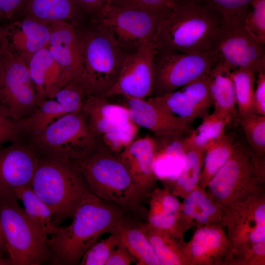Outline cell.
<instances>
[{
  "label": "cell",
  "mask_w": 265,
  "mask_h": 265,
  "mask_svg": "<svg viewBox=\"0 0 265 265\" xmlns=\"http://www.w3.org/2000/svg\"><path fill=\"white\" fill-rule=\"evenodd\" d=\"M214 53L231 70L245 68L256 74L265 71V44L246 29L243 21L224 23Z\"/></svg>",
  "instance_id": "cell-14"
},
{
  "label": "cell",
  "mask_w": 265,
  "mask_h": 265,
  "mask_svg": "<svg viewBox=\"0 0 265 265\" xmlns=\"http://www.w3.org/2000/svg\"><path fill=\"white\" fill-rule=\"evenodd\" d=\"M6 49V44L4 41V39H3L1 40H0V68Z\"/></svg>",
  "instance_id": "cell-48"
},
{
  "label": "cell",
  "mask_w": 265,
  "mask_h": 265,
  "mask_svg": "<svg viewBox=\"0 0 265 265\" xmlns=\"http://www.w3.org/2000/svg\"><path fill=\"white\" fill-rule=\"evenodd\" d=\"M121 102L128 108L132 120L157 135H188L192 124L186 120L160 108L147 98L122 96Z\"/></svg>",
  "instance_id": "cell-21"
},
{
  "label": "cell",
  "mask_w": 265,
  "mask_h": 265,
  "mask_svg": "<svg viewBox=\"0 0 265 265\" xmlns=\"http://www.w3.org/2000/svg\"><path fill=\"white\" fill-rule=\"evenodd\" d=\"M150 195L148 214L164 212L177 214L181 213L182 204L169 189L156 188L153 189Z\"/></svg>",
  "instance_id": "cell-40"
},
{
  "label": "cell",
  "mask_w": 265,
  "mask_h": 265,
  "mask_svg": "<svg viewBox=\"0 0 265 265\" xmlns=\"http://www.w3.org/2000/svg\"><path fill=\"white\" fill-rule=\"evenodd\" d=\"M218 12L224 23L243 21L254 0H202Z\"/></svg>",
  "instance_id": "cell-36"
},
{
  "label": "cell",
  "mask_w": 265,
  "mask_h": 265,
  "mask_svg": "<svg viewBox=\"0 0 265 265\" xmlns=\"http://www.w3.org/2000/svg\"><path fill=\"white\" fill-rule=\"evenodd\" d=\"M223 211V208L199 186L185 198L181 214L189 225L194 220L202 226L221 224Z\"/></svg>",
  "instance_id": "cell-27"
},
{
  "label": "cell",
  "mask_w": 265,
  "mask_h": 265,
  "mask_svg": "<svg viewBox=\"0 0 265 265\" xmlns=\"http://www.w3.org/2000/svg\"><path fill=\"white\" fill-rule=\"evenodd\" d=\"M185 137L183 134L155 135L157 147L153 170L158 179L168 183L180 175L186 161Z\"/></svg>",
  "instance_id": "cell-24"
},
{
  "label": "cell",
  "mask_w": 265,
  "mask_h": 265,
  "mask_svg": "<svg viewBox=\"0 0 265 265\" xmlns=\"http://www.w3.org/2000/svg\"><path fill=\"white\" fill-rule=\"evenodd\" d=\"M19 28H4L7 49L22 57L26 62L39 50L48 46L51 32V23L24 17Z\"/></svg>",
  "instance_id": "cell-23"
},
{
  "label": "cell",
  "mask_w": 265,
  "mask_h": 265,
  "mask_svg": "<svg viewBox=\"0 0 265 265\" xmlns=\"http://www.w3.org/2000/svg\"><path fill=\"white\" fill-rule=\"evenodd\" d=\"M231 122L228 117L214 111L204 116L198 127L185 137V142L187 146L206 151L225 133V128Z\"/></svg>",
  "instance_id": "cell-33"
},
{
  "label": "cell",
  "mask_w": 265,
  "mask_h": 265,
  "mask_svg": "<svg viewBox=\"0 0 265 265\" xmlns=\"http://www.w3.org/2000/svg\"><path fill=\"white\" fill-rule=\"evenodd\" d=\"M51 26V37L47 47L59 67V89L72 83L83 86L84 69L75 27L64 21L52 22Z\"/></svg>",
  "instance_id": "cell-16"
},
{
  "label": "cell",
  "mask_w": 265,
  "mask_h": 265,
  "mask_svg": "<svg viewBox=\"0 0 265 265\" xmlns=\"http://www.w3.org/2000/svg\"><path fill=\"white\" fill-rule=\"evenodd\" d=\"M4 27L1 25V21L0 20V40H1L4 37Z\"/></svg>",
  "instance_id": "cell-50"
},
{
  "label": "cell",
  "mask_w": 265,
  "mask_h": 265,
  "mask_svg": "<svg viewBox=\"0 0 265 265\" xmlns=\"http://www.w3.org/2000/svg\"><path fill=\"white\" fill-rule=\"evenodd\" d=\"M164 15L138 8L109 4L95 19L110 32L127 53L153 42Z\"/></svg>",
  "instance_id": "cell-13"
},
{
  "label": "cell",
  "mask_w": 265,
  "mask_h": 265,
  "mask_svg": "<svg viewBox=\"0 0 265 265\" xmlns=\"http://www.w3.org/2000/svg\"><path fill=\"white\" fill-rule=\"evenodd\" d=\"M224 24L202 0H177L160 21L153 43L156 50L214 53Z\"/></svg>",
  "instance_id": "cell-2"
},
{
  "label": "cell",
  "mask_w": 265,
  "mask_h": 265,
  "mask_svg": "<svg viewBox=\"0 0 265 265\" xmlns=\"http://www.w3.org/2000/svg\"><path fill=\"white\" fill-rule=\"evenodd\" d=\"M221 223L226 225L233 260L251 265L252 250L265 243V203L263 193L224 209Z\"/></svg>",
  "instance_id": "cell-10"
},
{
  "label": "cell",
  "mask_w": 265,
  "mask_h": 265,
  "mask_svg": "<svg viewBox=\"0 0 265 265\" xmlns=\"http://www.w3.org/2000/svg\"><path fill=\"white\" fill-rule=\"evenodd\" d=\"M24 138L20 121L11 117L0 107V148Z\"/></svg>",
  "instance_id": "cell-41"
},
{
  "label": "cell",
  "mask_w": 265,
  "mask_h": 265,
  "mask_svg": "<svg viewBox=\"0 0 265 265\" xmlns=\"http://www.w3.org/2000/svg\"><path fill=\"white\" fill-rule=\"evenodd\" d=\"M30 187L52 210L57 227L91 193L75 161L54 157L39 156Z\"/></svg>",
  "instance_id": "cell-4"
},
{
  "label": "cell",
  "mask_w": 265,
  "mask_h": 265,
  "mask_svg": "<svg viewBox=\"0 0 265 265\" xmlns=\"http://www.w3.org/2000/svg\"><path fill=\"white\" fill-rule=\"evenodd\" d=\"M177 0H111V4L132 7L165 15Z\"/></svg>",
  "instance_id": "cell-42"
},
{
  "label": "cell",
  "mask_w": 265,
  "mask_h": 265,
  "mask_svg": "<svg viewBox=\"0 0 265 265\" xmlns=\"http://www.w3.org/2000/svg\"><path fill=\"white\" fill-rule=\"evenodd\" d=\"M235 147L232 136L225 133L206 149L199 179V186L205 188L231 157Z\"/></svg>",
  "instance_id": "cell-32"
},
{
  "label": "cell",
  "mask_w": 265,
  "mask_h": 265,
  "mask_svg": "<svg viewBox=\"0 0 265 265\" xmlns=\"http://www.w3.org/2000/svg\"><path fill=\"white\" fill-rule=\"evenodd\" d=\"M0 255L8 257V253L0 224ZM10 259V258H9Z\"/></svg>",
  "instance_id": "cell-47"
},
{
  "label": "cell",
  "mask_w": 265,
  "mask_h": 265,
  "mask_svg": "<svg viewBox=\"0 0 265 265\" xmlns=\"http://www.w3.org/2000/svg\"><path fill=\"white\" fill-rule=\"evenodd\" d=\"M147 223L153 228L182 239L184 232L189 227L181 213L162 212L148 214ZM183 240V239H182Z\"/></svg>",
  "instance_id": "cell-38"
},
{
  "label": "cell",
  "mask_w": 265,
  "mask_h": 265,
  "mask_svg": "<svg viewBox=\"0 0 265 265\" xmlns=\"http://www.w3.org/2000/svg\"><path fill=\"white\" fill-rule=\"evenodd\" d=\"M87 95L82 85L72 83L59 89L52 98L44 99L29 117L20 121L24 137L37 135L60 117L81 110Z\"/></svg>",
  "instance_id": "cell-17"
},
{
  "label": "cell",
  "mask_w": 265,
  "mask_h": 265,
  "mask_svg": "<svg viewBox=\"0 0 265 265\" xmlns=\"http://www.w3.org/2000/svg\"><path fill=\"white\" fill-rule=\"evenodd\" d=\"M135 260L120 243L113 250L105 265H129Z\"/></svg>",
  "instance_id": "cell-46"
},
{
  "label": "cell",
  "mask_w": 265,
  "mask_h": 265,
  "mask_svg": "<svg viewBox=\"0 0 265 265\" xmlns=\"http://www.w3.org/2000/svg\"><path fill=\"white\" fill-rule=\"evenodd\" d=\"M264 180L265 156L237 143L230 159L209 182L208 193L227 209L262 192Z\"/></svg>",
  "instance_id": "cell-6"
},
{
  "label": "cell",
  "mask_w": 265,
  "mask_h": 265,
  "mask_svg": "<svg viewBox=\"0 0 265 265\" xmlns=\"http://www.w3.org/2000/svg\"><path fill=\"white\" fill-rule=\"evenodd\" d=\"M106 238L99 239L84 253L80 265H105L113 250L120 243L117 233L110 234Z\"/></svg>",
  "instance_id": "cell-37"
},
{
  "label": "cell",
  "mask_w": 265,
  "mask_h": 265,
  "mask_svg": "<svg viewBox=\"0 0 265 265\" xmlns=\"http://www.w3.org/2000/svg\"><path fill=\"white\" fill-rule=\"evenodd\" d=\"M87 94L104 96L116 81L127 53L95 19L75 27Z\"/></svg>",
  "instance_id": "cell-5"
},
{
  "label": "cell",
  "mask_w": 265,
  "mask_h": 265,
  "mask_svg": "<svg viewBox=\"0 0 265 265\" xmlns=\"http://www.w3.org/2000/svg\"><path fill=\"white\" fill-rule=\"evenodd\" d=\"M208 76L173 92L147 99L162 110L193 123L209 114L213 106Z\"/></svg>",
  "instance_id": "cell-19"
},
{
  "label": "cell",
  "mask_w": 265,
  "mask_h": 265,
  "mask_svg": "<svg viewBox=\"0 0 265 265\" xmlns=\"http://www.w3.org/2000/svg\"><path fill=\"white\" fill-rule=\"evenodd\" d=\"M257 75L253 98V112L265 116V71Z\"/></svg>",
  "instance_id": "cell-43"
},
{
  "label": "cell",
  "mask_w": 265,
  "mask_h": 265,
  "mask_svg": "<svg viewBox=\"0 0 265 265\" xmlns=\"http://www.w3.org/2000/svg\"><path fill=\"white\" fill-rule=\"evenodd\" d=\"M81 110L101 147L119 154L137 138L140 127L121 103H113L104 96L87 94Z\"/></svg>",
  "instance_id": "cell-9"
},
{
  "label": "cell",
  "mask_w": 265,
  "mask_h": 265,
  "mask_svg": "<svg viewBox=\"0 0 265 265\" xmlns=\"http://www.w3.org/2000/svg\"><path fill=\"white\" fill-rule=\"evenodd\" d=\"M157 143L150 135L135 138L120 153V157L138 187L148 196L158 180L153 170Z\"/></svg>",
  "instance_id": "cell-22"
},
{
  "label": "cell",
  "mask_w": 265,
  "mask_h": 265,
  "mask_svg": "<svg viewBox=\"0 0 265 265\" xmlns=\"http://www.w3.org/2000/svg\"><path fill=\"white\" fill-rule=\"evenodd\" d=\"M52 23L64 21L78 27L86 15L74 0H26L20 14Z\"/></svg>",
  "instance_id": "cell-25"
},
{
  "label": "cell",
  "mask_w": 265,
  "mask_h": 265,
  "mask_svg": "<svg viewBox=\"0 0 265 265\" xmlns=\"http://www.w3.org/2000/svg\"><path fill=\"white\" fill-rule=\"evenodd\" d=\"M138 221L130 218L118 227L120 243L128 250L137 265H160L153 248Z\"/></svg>",
  "instance_id": "cell-28"
},
{
  "label": "cell",
  "mask_w": 265,
  "mask_h": 265,
  "mask_svg": "<svg viewBox=\"0 0 265 265\" xmlns=\"http://www.w3.org/2000/svg\"><path fill=\"white\" fill-rule=\"evenodd\" d=\"M39 156L79 159L100 148L82 110L58 119L39 134L26 138Z\"/></svg>",
  "instance_id": "cell-8"
},
{
  "label": "cell",
  "mask_w": 265,
  "mask_h": 265,
  "mask_svg": "<svg viewBox=\"0 0 265 265\" xmlns=\"http://www.w3.org/2000/svg\"><path fill=\"white\" fill-rule=\"evenodd\" d=\"M26 0H0V20L10 19L20 14Z\"/></svg>",
  "instance_id": "cell-45"
},
{
  "label": "cell",
  "mask_w": 265,
  "mask_h": 265,
  "mask_svg": "<svg viewBox=\"0 0 265 265\" xmlns=\"http://www.w3.org/2000/svg\"><path fill=\"white\" fill-rule=\"evenodd\" d=\"M156 52L151 42L127 53L116 81L104 96L119 95L142 99L152 96Z\"/></svg>",
  "instance_id": "cell-15"
},
{
  "label": "cell",
  "mask_w": 265,
  "mask_h": 265,
  "mask_svg": "<svg viewBox=\"0 0 265 265\" xmlns=\"http://www.w3.org/2000/svg\"><path fill=\"white\" fill-rule=\"evenodd\" d=\"M13 193L0 192V224L12 265L48 264V239L33 224Z\"/></svg>",
  "instance_id": "cell-7"
},
{
  "label": "cell",
  "mask_w": 265,
  "mask_h": 265,
  "mask_svg": "<svg viewBox=\"0 0 265 265\" xmlns=\"http://www.w3.org/2000/svg\"><path fill=\"white\" fill-rule=\"evenodd\" d=\"M0 265H12V264L9 258L0 255Z\"/></svg>",
  "instance_id": "cell-49"
},
{
  "label": "cell",
  "mask_w": 265,
  "mask_h": 265,
  "mask_svg": "<svg viewBox=\"0 0 265 265\" xmlns=\"http://www.w3.org/2000/svg\"><path fill=\"white\" fill-rule=\"evenodd\" d=\"M138 224L149 239L160 265H187L182 239L157 230L147 222L138 221Z\"/></svg>",
  "instance_id": "cell-29"
},
{
  "label": "cell",
  "mask_w": 265,
  "mask_h": 265,
  "mask_svg": "<svg viewBox=\"0 0 265 265\" xmlns=\"http://www.w3.org/2000/svg\"><path fill=\"white\" fill-rule=\"evenodd\" d=\"M15 195L21 200L30 220L48 238L55 232L57 227L53 222V213L51 208L33 191L30 186L15 189Z\"/></svg>",
  "instance_id": "cell-30"
},
{
  "label": "cell",
  "mask_w": 265,
  "mask_h": 265,
  "mask_svg": "<svg viewBox=\"0 0 265 265\" xmlns=\"http://www.w3.org/2000/svg\"><path fill=\"white\" fill-rule=\"evenodd\" d=\"M127 213L90 193L76 210L70 224L57 227L49 238L48 264L80 265L84 253L103 234L114 233L127 221Z\"/></svg>",
  "instance_id": "cell-1"
},
{
  "label": "cell",
  "mask_w": 265,
  "mask_h": 265,
  "mask_svg": "<svg viewBox=\"0 0 265 265\" xmlns=\"http://www.w3.org/2000/svg\"><path fill=\"white\" fill-rule=\"evenodd\" d=\"M84 13L90 18L97 17L108 5L111 0H74Z\"/></svg>",
  "instance_id": "cell-44"
},
{
  "label": "cell",
  "mask_w": 265,
  "mask_h": 265,
  "mask_svg": "<svg viewBox=\"0 0 265 265\" xmlns=\"http://www.w3.org/2000/svg\"><path fill=\"white\" fill-rule=\"evenodd\" d=\"M218 60L215 53H185L156 50L152 96L173 92L207 77Z\"/></svg>",
  "instance_id": "cell-11"
},
{
  "label": "cell",
  "mask_w": 265,
  "mask_h": 265,
  "mask_svg": "<svg viewBox=\"0 0 265 265\" xmlns=\"http://www.w3.org/2000/svg\"><path fill=\"white\" fill-rule=\"evenodd\" d=\"M185 145L186 149L184 166L175 180L167 183L172 193L184 198L199 186L200 176L206 151L187 146L186 143Z\"/></svg>",
  "instance_id": "cell-31"
},
{
  "label": "cell",
  "mask_w": 265,
  "mask_h": 265,
  "mask_svg": "<svg viewBox=\"0 0 265 265\" xmlns=\"http://www.w3.org/2000/svg\"><path fill=\"white\" fill-rule=\"evenodd\" d=\"M231 72L228 66L218 61L210 71L208 78L214 111L232 121L235 118H238V115Z\"/></svg>",
  "instance_id": "cell-26"
},
{
  "label": "cell",
  "mask_w": 265,
  "mask_h": 265,
  "mask_svg": "<svg viewBox=\"0 0 265 265\" xmlns=\"http://www.w3.org/2000/svg\"><path fill=\"white\" fill-rule=\"evenodd\" d=\"M42 100L26 62L6 48L0 68V107L20 121L29 117Z\"/></svg>",
  "instance_id": "cell-12"
},
{
  "label": "cell",
  "mask_w": 265,
  "mask_h": 265,
  "mask_svg": "<svg viewBox=\"0 0 265 265\" xmlns=\"http://www.w3.org/2000/svg\"><path fill=\"white\" fill-rule=\"evenodd\" d=\"M39 155L26 138L0 148V192L30 186Z\"/></svg>",
  "instance_id": "cell-18"
},
{
  "label": "cell",
  "mask_w": 265,
  "mask_h": 265,
  "mask_svg": "<svg viewBox=\"0 0 265 265\" xmlns=\"http://www.w3.org/2000/svg\"><path fill=\"white\" fill-rule=\"evenodd\" d=\"M89 191L138 220H147L143 204L147 196L136 185L119 154L100 147L75 160Z\"/></svg>",
  "instance_id": "cell-3"
},
{
  "label": "cell",
  "mask_w": 265,
  "mask_h": 265,
  "mask_svg": "<svg viewBox=\"0 0 265 265\" xmlns=\"http://www.w3.org/2000/svg\"><path fill=\"white\" fill-rule=\"evenodd\" d=\"M238 119L253 152L258 156H264L265 116L251 113Z\"/></svg>",
  "instance_id": "cell-35"
},
{
  "label": "cell",
  "mask_w": 265,
  "mask_h": 265,
  "mask_svg": "<svg viewBox=\"0 0 265 265\" xmlns=\"http://www.w3.org/2000/svg\"><path fill=\"white\" fill-rule=\"evenodd\" d=\"M256 75L254 71L248 69L237 68L231 70L238 118L253 113L252 104Z\"/></svg>",
  "instance_id": "cell-34"
},
{
  "label": "cell",
  "mask_w": 265,
  "mask_h": 265,
  "mask_svg": "<svg viewBox=\"0 0 265 265\" xmlns=\"http://www.w3.org/2000/svg\"><path fill=\"white\" fill-rule=\"evenodd\" d=\"M222 224L200 226L190 241L183 244L187 265H221L230 263V243Z\"/></svg>",
  "instance_id": "cell-20"
},
{
  "label": "cell",
  "mask_w": 265,
  "mask_h": 265,
  "mask_svg": "<svg viewBox=\"0 0 265 265\" xmlns=\"http://www.w3.org/2000/svg\"><path fill=\"white\" fill-rule=\"evenodd\" d=\"M243 25L258 41L265 44V0H254L245 16Z\"/></svg>",
  "instance_id": "cell-39"
}]
</instances>
